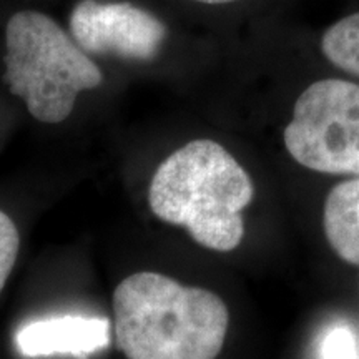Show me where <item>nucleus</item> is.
<instances>
[{"label":"nucleus","mask_w":359,"mask_h":359,"mask_svg":"<svg viewBox=\"0 0 359 359\" xmlns=\"http://www.w3.org/2000/svg\"><path fill=\"white\" fill-rule=\"evenodd\" d=\"M114 313L116 346L127 359H217L230 323L219 296L154 271L116 286Z\"/></svg>","instance_id":"f257e3e1"},{"label":"nucleus","mask_w":359,"mask_h":359,"mask_svg":"<svg viewBox=\"0 0 359 359\" xmlns=\"http://www.w3.org/2000/svg\"><path fill=\"white\" fill-rule=\"evenodd\" d=\"M253 183L226 148L193 140L156 170L148 203L161 222L187 228L208 250L233 251L245 235L241 210L253 200Z\"/></svg>","instance_id":"f03ea898"},{"label":"nucleus","mask_w":359,"mask_h":359,"mask_svg":"<svg viewBox=\"0 0 359 359\" xmlns=\"http://www.w3.org/2000/svg\"><path fill=\"white\" fill-rule=\"evenodd\" d=\"M4 62L11 92L43 123L64 122L79 93L103 82L87 52L50 17L34 11L13 13L7 22Z\"/></svg>","instance_id":"7ed1b4c3"},{"label":"nucleus","mask_w":359,"mask_h":359,"mask_svg":"<svg viewBox=\"0 0 359 359\" xmlns=\"http://www.w3.org/2000/svg\"><path fill=\"white\" fill-rule=\"evenodd\" d=\"M285 145L313 172L359 177V85L339 79L309 85L294 103Z\"/></svg>","instance_id":"20e7f679"},{"label":"nucleus","mask_w":359,"mask_h":359,"mask_svg":"<svg viewBox=\"0 0 359 359\" xmlns=\"http://www.w3.org/2000/svg\"><path fill=\"white\" fill-rule=\"evenodd\" d=\"M70 32L87 53L151 60L167 39V27L150 12L127 2L83 0L70 15Z\"/></svg>","instance_id":"39448f33"},{"label":"nucleus","mask_w":359,"mask_h":359,"mask_svg":"<svg viewBox=\"0 0 359 359\" xmlns=\"http://www.w3.org/2000/svg\"><path fill=\"white\" fill-rule=\"evenodd\" d=\"M109 344V321L100 318L60 316L29 323L17 334L24 356L74 354L87 358Z\"/></svg>","instance_id":"423d86ee"},{"label":"nucleus","mask_w":359,"mask_h":359,"mask_svg":"<svg viewBox=\"0 0 359 359\" xmlns=\"http://www.w3.org/2000/svg\"><path fill=\"white\" fill-rule=\"evenodd\" d=\"M323 226L336 255L359 266V177L338 183L327 193Z\"/></svg>","instance_id":"0eeeda50"},{"label":"nucleus","mask_w":359,"mask_h":359,"mask_svg":"<svg viewBox=\"0 0 359 359\" xmlns=\"http://www.w3.org/2000/svg\"><path fill=\"white\" fill-rule=\"evenodd\" d=\"M321 50L331 64L359 77V12L338 20L323 34Z\"/></svg>","instance_id":"6e6552de"},{"label":"nucleus","mask_w":359,"mask_h":359,"mask_svg":"<svg viewBox=\"0 0 359 359\" xmlns=\"http://www.w3.org/2000/svg\"><path fill=\"white\" fill-rule=\"evenodd\" d=\"M20 248V236L15 223L7 213L0 212V293L11 276Z\"/></svg>","instance_id":"1a4fd4ad"},{"label":"nucleus","mask_w":359,"mask_h":359,"mask_svg":"<svg viewBox=\"0 0 359 359\" xmlns=\"http://www.w3.org/2000/svg\"><path fill=\"white\" fill-rule=\"evenodd\" d=\"M321 359H359L356 336L348 326H334L321 344Z\"/></svg>","instance_id":"9d476101"},{"label":"nucleus","mask_w":359,"mask_h":359,"mask_svg":"<svg viewBox=\"0 0 359 359\" xmlns=\"http://www.w3.org/2000/svg\"><path fill=\"white\" fill-rule=\"evenodd\" d=\"M195 2L210 4V6H218V4H230V2H235V0H195Z\"/></svg>","instance_id":"9b49d317"}]
</instances>
